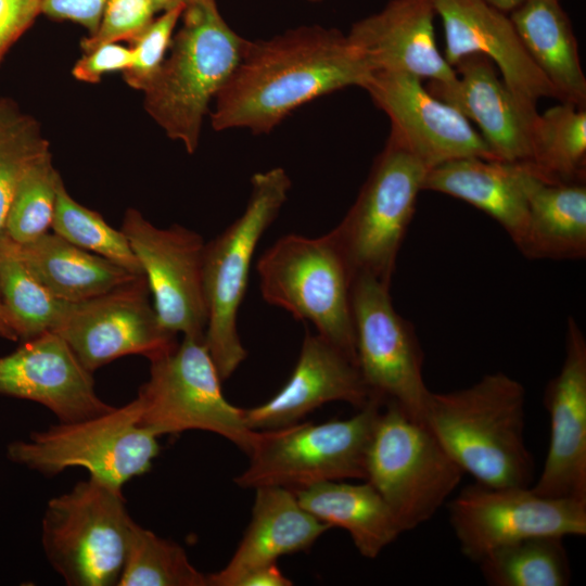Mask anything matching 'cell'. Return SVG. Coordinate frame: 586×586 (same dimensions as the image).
<instances>
[{"instance_id":"obj_1","label":"cell","mask_w":586,"mask_h":586,"mask_svg":"<svg viewBox=\"0 0 586 586\" xmlns=\"http://www.w3.org/2000/svg\"><path fill=\"white\" fill-rule=\"evenodd\" d=\"M370 74L347 35L337 29L305 26L267 40H246L214 99L212 127L268 133L317 98L351 86L362 88Z\"/></svg>"},{"instance_id":"obj_2","label":"cell","mask_w":586,"mask_h":586,"mask_svg":"<svg viewBox=\"0 0 586 586\" xmlns=\"http://www.w3.org/2000/svg\"><path fill=\"white\" fill-rule=\"evenodd\" d=\"M424 422L476 483L531 486L535 469L524 437L525 390L518 380L492 372L464 388L431 392Z\"/></svg>"},{"instance_id":"obj_3","label":"cell","mask_w":586,"mask_h":586,"mask_svg":"<svg viewBox=\"0 0 586 586\" xmlns=\"http://www.w3.org/2000/svg\"><path fill=\"white\" fill-rule=\"evenodd\" d=\"M169 53L143 91L148 114L167 137L198 149L211 102L238 65L246 39L220 15L216 0H184Z\"/></svg>"},{"instance_id":"obj_4","label":"cell","mask_w":586,"mask_h":586,"mask_svg":"<svg viewBox=\"0 0 586 586\" xmlns=\"http://www.w3.org/2000/svg\"><path fill=\"white\" fill-rule=\"evenodd\" d=\"M291 179L283 168L256 173L242 215L205 243L203 290L207 310L204 343L222 381L247 356L237 327L256 246L288 199Z\"/></svg>"},{"instance_id":"obj_5","label":"cell","mask_w":586,"mask_h":586,"mask_svg":"<svg viewBox=\"0 0 586 586\" xmlns=\"http://www.w3.org/2000/svg\"><path fill=\"white\" fill-rule=\"evenodd\" d=\"M256 270L266 303L311 322L318 334L356 362L355 276L331 231L317 238L281 237L260 255Z\"/></svg>"},{"instance_id":"obj_6","label":"cell","mask_w":586,"mask_h":586,"mask_svg":"<svg viewBox=\"0 0 586 586\" xmlns=\"http://www.w3.org/2000/svg\"><path fill=\"white\" fill-rule=\"evenodd\" d=\"M135 523L122 487L89 476L48 501L42 548L69 586L117 585Z\"/></svg>"},{"instance_id":"obj_7","label":"cell","mask_w":586,"mask_h":586,"mask_svg":"<svg viewBox=\"0 0 586 586\" xmlns=\"http://www.w3.org/2000/svg\"><path fill=\"white\" fill-rule=\"evenodd\" d=\"M383 404L372 396L347 419L259 431L247 454L249 466L234 483L241 488L296 491L327 481H365L368 447Z\"/></svg>"},{"instance_id":"obj_8","label":"cell","mask_w":586,"mask_h":586,"mask_svg":"<svg viewBox=\"0 0 586 586\" xmlns=\"http://www.w3.org/2000/svg\"><path fill=\"white\" fill-rule=\"evenodd\" d=\"M463 474L425 423L393 402L383 404L368 447L365 481L384 499L403 532L429 521Z\"/></svg>"},{"instance_id":"obj_9","label":"cell","mask_w":586,"mask_h":586,"mask_svg":"<svg viewBox=\"0 0 586 586\" xmlns=\"http://www.w3.org/2000/svg\"><path fill=\"white\" fill-rule=\"evenodd\" d=\"M157 436L139 422L133 398L111 410L61 422L8 445V458L44 475L81 468L89 476L122 487L151 470L160 453Z\"/></svg>"},{"instance_id":"obj_10","label":"cell","mask_w":586,"mask_h":586,"mask_svg":"<svg viewBox=\"0 0 586 586\" xmlns=\"http://www.w3.org/2000/svg\"><path fill=\"white\" fill-rule=\"evenodd\" d=\"M204 340L183 336L171 351L150 360V375L135 397L139 422L157 437L202 430L218 434L249 454L259 431L250 429L243 409L222 394Z\"/></svg>"},{"instance_id":"obj_11","label":"cell","mask_w":586,"mask_h":586,"mask_svg":"<svg viewBox=\"0 0 586 586\" xmlns=\"http://www.w3.org/2000/svg\"><path fill=\"white\" fill-rule=\"evenodd\" d=\"M426 171L388 136L354 204L331 230L355 277L391 284Z\"/></svg>"},{"instance_id":"obj_12","label":"cell","mask_w":586,"mask_h":586,"mask_svg":"<svg viewBox=\"0 0 586 586\" xmlns=\"http://www.w3.org/2000/svg\"><path fill=\"white\" fill-rule=\"evenodd\" d=\"M387 284L357 276L352 289L356 364L371 396L393 402L424 422L431 395L413 326L395 309Z\"/></svg>"},{"instance_id":"obj_13","label":"cell","mask_w":586,"mask_h":586,"mask_svg":"<svg viewBox=\"0 0 586 586\" xmlns=\"http://www.w3.org/2000/svg\"><path fill=\"white\" fill-rule=\"evenodd\" d=\"M448 515L460 551L476 563L524 538L586 534V501L543 496L531 486L474 482L449 501Z\"/></svg>"},{"instance_id":"obj_14","label":"cell","mask_w":586,"mask_h":586,"mask_svg":"<svg viewBox=\"0 0 586 586\" xmlns=\"http://www.w3.org/2000/svg\"><path fill=\"white\" fill-rule=\"evenodd\" d=\"M120 230L141 266L161 324L175 335L204 340L202 237L179 225L157 228L135 208L126 211Z\"/></svg>"},{"instance_id":"obj_15","label":"cell","mask_w":586,"mask_h":586,"mask_svg":"<svg viewBox=\"0 0 586 586\" xmlns=\"http://www.w3.org/2000/svg\"><path fill=\"white\" fill-rule=\"evenodd\" d=\"M91 373L124 356L149 360L176 347V335L160 322L144 276L109 293L72 303L54 332Z\"/></svg>"},{"instance_id":"obj_16","label":"cell","mask_w":586,"mask_h":586,"mask_svg":"<svg viewBox=\"0 0 586 586\" xmlns=\"http://www.w3.org/2000/svg\"><path fill=\"white\" fill-rule=\"evenodd\" d=\"M422 81L400 72H371L362 88L388 117L390 137L428 170L462 157L496 160L472 123Z\"/></svg>"},{"instance_id":"obj_17","label":"cell","mask_w":586,"mask_h":586,"mask_svg":"<svg viewBox=\"0 0 586 586\" xmlns=\"http://www.w3.org/2000/svg\"><path fill=\"white\" fill-rule=\"evenodd\" d=\"M550 437L542 472L532 489L539 495L586 501V339L568 319L564 358L544 393Z\"/></svg>"},{"instance_id":"obj_18","label":"cell","mask_w":586,"mask_h":586,"mask_svg":"<svg viewBox=\"0 0 586 586\" xmlns=\"http://www.w3.org/2000/svg\"><path fill=\"white\" fill-rule=\"evenodd\" d=\"M445 33L444 58L454 67L462 58H488L501 79L530 112L557 92L525 50L510 16L485 0H431Z\"/></svg>"},{"instance_id":"obj_19","label":"cell","mask_w":586,"mask_h":586,"mask_svg":"<svg viewBox=\"0 0 586 586\" xmlns=\"http://www.w3.org/2000/svg\"><path fill=\"white\" fill-rule=\"evenodd\" d=\"M0 395L38 403L61 422L113 408L98 396L92 373L54 332L22 342L14 352L0 357Z\"/></svg>"},{"instance_id":"obj_20","label":"cell","mask_w":586,"mask_h":586,"mask_svg":"<svg viewBox=\"0 0 586 586\" xmlns=\"http://www.w3.org/2000/svg\"><path fill=\"white\" fill-rule=\"evenodd\" d=\"M371 397L356 362L320 334L307 332L286 383L243 415L254 431L275 430L300 422L323 404L344 402L359 409Z\"/></svg>"},{"instance_id":"obj_21","label":"cell","mask_w":586,"mask_h":586,"mask_svg":"<svg viewBox=\"0 0 586 586\" xmlns=\"http://www.w3.org/2000/svg\"><path fill=\"white\" fill-rule=\"evenodd\" d=\"M448 82L429 81L426 89L457 109L479 127L498 161L530 162L532 128L538 115L527 111L498 76L493 62L481 54L462 58Z\"/></svg>"},{"instance_id":"obj_22","label":"cell","mask_w":586,"mask_h":586,"mask_svg":"<svg viewBox=\"0 0 586 586\" xmlns=\"http://www.w3.org/2000/svg\"><path fill=\"white\" fill-rule=\"evenodd\" d=\"M431 0H391L353 24L347 38L371 72H400L448 82L456 72L440 52Z\"/></svg>"},{"instance_id":"obj_23","label":"cell","mask_w":586,"mask_h":586,"mask_svg":"<svg viewBox=\"0 0 586 586\" xmlns=\"http://www.w3.org/2000/svg\"><path fill=\"white\" fill-rule=\"evenodd\" d=\"M255 492L249 526L229 562L207 574L209 586H235L252 570L309 549L331 528L304 509L289 488L262 486Z\"/></svg>"},{"instance_id":"obj_24","label":"cell","mask_w":586,"mask_h":586,"mask_svg":"<svg viewBox=\"0 0 586 586\" xmlns=\"http://www.w3.org/2000/svg\"><path fill=\"white\" fill-rule=\"evenodd\" d=\"M525 162L462 157L426 171L422 190L447 194L481 209L508 233L518 247L527 221Z\"/></svg>"},{"instance_id":"obj_25","label":"cell","mask_w":586,"mask_h":586,"mask_svg":"<svg viewBox=\"0 0 586 586\" xmlns=\"http://www.w3.org/2000/svg\"><path fill=\"white\" fill-rule=\"evenodd\" d=\"M523 183L527 221L518 250L528 259H584L585 181L550 180L525 162Z\"/></svg>"},{"instance_id":"obj_26","label":"cell","mask_w":586,"mask_h":586,"mask_svg":"<svg viewBox=\"0 0 586 586\" xmlns=\"http://www.w3.org/2000/svg\"><path fill=\"white\" fill-rule=\"evenodd\" d=\"M14 245L31 275L64 302L94 298L140 277L54 232H47L28 243L14 242Z\"/></svg>"},{"instance_id":"obj_27","label":"cell","mask_w":586,"mask_h":586,"mask_svg":"<svg viewBox=\"0 0 586 586\" xmlns=\"http://www.w3.org/2000/svg\"><path fill=\"white\" fill-rule=\"evenodd\" d=\"M510 20L558 100L586 104V77L572 24L559 0H524Z\"/></svg>"},{"instance_id":"obj_28","label":"cell","mask_w":586,"mask_h":586,"mask_svg":"<svg viewBox=\"0 0 586 586\" xmlns=\"http://www.w3.org/2000/svg\"><path fill=\"white\" fill-rule=\"evenodd\" d=\"M293 492L300 505L318 520L347 531L365 558H377L403 533L384 499L367 481H327Z\"/></svg>"},{"instance_id":"obj_29","label":"cell","mask_w":586,"mask_h":586,"mask_svg":"<svg viewBox=\"0 0 586 586\" xmlns=\"http://www.w3.org/2000/svg\"><path fill=\"white\" fill-rule=\"evenodd\" d=\"M0 296L21 342L55 332L72 304L55 297L31 275L3 230L0 231Z\"/></svg>"},{"instance_id":"obj_30","label":"cell","mask_w":586,"mask_h":586,"mask_svg":"<svg viewBox=\"0 0 586 586\" xmlns=\"http://www.w3.org/2000/svg\"><path fill=\"white\" fill-rule=\"evenodd\" d=\"M528 163L550 180L585 181V106L560 101L544 113H538L532 128V156Z\"/></svg>"},{"instance_id":"obj_31","label":"cell","mask_w":586,"mask_h":586,"mask_svg":"<svg viewBox=\"0 0 586 586\" xmlns=\"http://www.w3.org/2000/svg\"><path fill=\"white\" fill-rule=\"evenodd\" d=\"M563 538H524L493 550L477 564L492 586H566L571 568Z\"/></svg>"},{"instance_id":"obj_32","label":"cell","mask_w":586,"mask_h":586,"mask_svg":"<svg viewBox=\"0 0 586 586\" xmlns=\"http://www.w3.org/2000/svg\"><path fill=\"white\" fill-rule=\"evenodd\" d=\"M118 586H209L177 543L135 523Z\"/></svg>"},{"instance_id":"obj_33","label":"cell","mask_w":586,"mask_h":586,"mask_svg":"<svg viewBox=\"0 0 586 586\" xmlns=\"http://www.w3.org/2000/svg\"><path fill=\"white\" fill-rule=\"evenodd\" d=\"M51 229L85 251L102 256L135 275H143L123 231L111 227L98 212L74 200L63 180L58 187Z\"/></svg>"},{"instance_id":"obj_34","label":"cell","mask_w":586,"mask_h":586,"mask_svg":"<svg viewBox=\"0 0 586 586\" xmlns=\"http://www.w3.org/2000/svg\"><path fill=\"white\" fill-rule=\"evenodd\" d=\"M50 154L39 123L13 100L0 97V231L18 182Z\"/></svg>"},{"instance_id":"obj_35","label":"cell","mask_w":586,"mask_h":586,"mask_svg":"<svg viewBox=\"0 0 586 586\" xmlns=\"http://www.w3.org/2000/svg\"><path fill=\"white\" fill-rule=\"evenodd\" d=\"M62 178L51 154L37 162L18 182L10 202L3 231L14 242H31L51 228Z\"/></svg>"},{"instance_id":"obj_36","label":"cell","mask_w":586,"mask_h":586,"mask_svg":"<svg viewBox=\"0 0 586 586\" xmlns=\"http://www.w3.org/2000/svg\"><path fill=\"white\" fill-rule=\"evenodd\" d=\"M183 8L184 2L163 11L130 43L131 63L123 72L128 86L143 92L153 81L166 59Z\"/></svg>"},{"instance_id":"obj_37","label":"cell","mask_w":586,"mask_h":586,"mask_svg":"<svg viewBox=\"0 0 586 586\" xmlns=\"http://www.w3.org/2000/svg\"><path fill=\"white\" fill-rule=\"evenodd\" d=\"M156 12L151 0H107L95 33L81 40V50L85 53L123 40L131 43L155 18Z\"/></svg>"},{"instance_id":"obj_38","label":"cell","mask_w":586,"mask_h":586,"mask_svg":"<svg viewBox=\"0 0 586 586\" xmlns=\"http://www.w3.org/2000/svg\"><path fill=\"white\" fill-rule=\"evenodd\" d=\"M131 63V49L110 42L85 52L75 63L72 74L80 81L98 84L105 74L124 72Z\"/></svg>"},{"instance_id":"obj_39","label":"cell","mask_w":586,"mask_h":586,"mask_svg":"<svg viewBox=\"0 0 586 586\" xmlns=\"http://www.w3.org/2000/svg\"><path fill=\"white\" fill-rule=\"evenodd\" d=\"M42 0H0V62L41 13Z\"/></svg>"},{"instance_id":"obj_40","label":"cell","mask_w":586,"mask_h":586,"mask_svg":"<svg viewBox=\"0 0 586 586\" xmlns=\"http://www.w3.org/2000/svg\"><path fill=\"white\" fill-rule=\"evenodd\" d=\"M107 0H42L41 13L54 18L71 21L95 33Z\"/></svg>"},{"instance_id":"obj_41","label":"cell","mask_w":586,"mask_h":586,"mask_svg":"<svg viewBox=\"0 0 586 586\" xmlns=\"http://www.w3.org/2000/svg\"><path fill=\"white\" fill-rule=\"evenodd\" d=\"M293 582L282 574L277 562L256 568L242 576L235 586H291Z\"/></svg>"},{"instance_id":"obj_42","label":"cell","mask_w":586,"mask_h":586,"mask_svg":"<svg viewBox=\"0 0 586 586\" xmlns=\"http://www.w3.org/2000/svg\"><path fill=\"white\" fill-rule=\"evenodd\" d=\"M0 339L18 341L0 296Z\"/></svg>"},{"instance_id":"obj_43","label":"cell","mask_w":586,"mask_h":586,"mask_svg":"<svg viewBox=\"0 0 586 586\" xmlns=\"http://www.w3.org/2000/svg\"><path fill=\"white\" fill-rule=\"evenodd\" d=\"M495 8L508 13L519 7L524 0H485Z\"/></svg>"},{"instance_id":"obj_44","label":"cell","mask_w":586,"mask_h":586,"mask_svg":"<svg viewBox=\"0 0 586 586\" xmlns=\"http://www.w3.org/2000/svg\"><path fill=\"white\" fill-rule=\"evenodd\" d=\"M157 12H163L184 2V0H151Z\"/></svg>"},{"instance_id":"obj_45","label":"cell","mask_w":586,"mask_h":586,"mask_svg":"<svg viewBox=\"0 0 586 586\" xmlns=\"http://www.w3.org/2000/svg\"><path fill=\"white\" fill-rule=\"evenodd\" d=\"M308 1L317 2V1H320V0H308Z\"/></svg>"}]
</instances>
